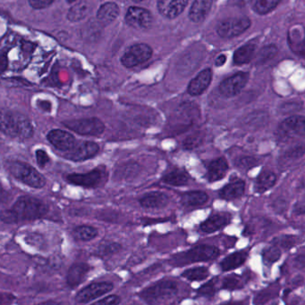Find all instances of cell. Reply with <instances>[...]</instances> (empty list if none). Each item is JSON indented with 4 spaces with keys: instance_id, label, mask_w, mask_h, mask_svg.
Listing matches in <instances>:
<instances>
[{
    "instance_id": "5bb4252c",
    "label": "cell",
    "mask_w": 305,
    "mask_h": 305,
    "mask_svg": "<svg viewBox=\"0 0 305 305\" xmlns=\"http://www.w3.org/2000/svg\"><path fill=\"white\" fill-rule=\"evenodd\" d=\"M99 145L92 141H82L76 143L75 147L65 154V158L74 162L89 160L98 155Z\"/></svg>"
},
{
    "instance_id": "52a82bcc",
    "label": "cell",
    "mask_w": 305,
    "mask_h": 305,
    "mask_svg": "<svg viewBox=\"0 0 305 305\" xmlns=\"http://www.w3.org/2000/svg\"><path fill=\"white\" fill-rule=\"evenodd\" d=\"M200 111L192 102H186L178 108L172 117L171 127L173 130L181 131L193 125L199 119Z\"/></svg>"
},
{
    "instance_id": "c3c4849f",
    "label": "cell",
    "mask_w": 305,
    "mask_h": 305,
    "mask_svg": "<svg viewBox=\"0 0 305 305\" xmlns=\"http://www.w3.org/2000/svg\"><path fill=\"white\" fill-rule=\"evenodd\" d=\"M68 3H73V2H76V0H66Z\"/></svg>"
},
{
    "instance_id": "7402d4cb",
    "label": "cell",
    "mask_w": 305,
    "mask_h": 305,
    "mask_svg": "<svg viewBox=\"0 0 305 305\" xmlns=\"http://www.w3.org/2000/svg\"><path fill=\"white\" fill-rule=\"evenodd\" d=\"M228 171V164L225 158H218L212 161L208 166V179L210 182H216L222 179Z\"/></svg>"
},
{
    "instance_id": "f546056e",
    "label": "cell",
    "mask_w": 305,
    "mask_h": 305,
    "mask_svg": "<svg viewBox=\"0 0 305 305\" xmlns=\"http://www.w3.org/2000/svg\"><path fill=\"white\" fill-rule=\"evenodd\" d=\"M208 200H209V197L205 192L191 191L183 195L181 203L185 206L191 207V206H200L205 205Z\"/></svg>"
},
{
    "instance_id": "b9f144b4",
    "label": "cell",
    "mask_w": 305,
    "mask_h": 305,
    "mask_svg": "<svg viewBox=\"0 0 305 305\" xmlns=\"http://www.w3.org/2000/svg\"><path fill=\"white\" fill-rule=\"evenodd\" d=\"M36 159H37V164L41 168H45L46 165L50 162L49 155L42 149H39L36 151Z\"/></svg>"
},
{
    "instance_id": "83f0119b",
    "label": "cell",
    "mask_w": 305,
    "mask_h": 305,
    "mask_svg": "<svg viewBox=\"0 0 305 305\" xmlns=\"http://www.w3.org/2000/svg\"><path fill=\"white\" fill-rule=\"evenodd\" d=\"M255 51H256V45L253 43L246 44V45L239 48L234 52V57H233L234 64L242 65V64H245V63L251 62L254 56Z\"/></svg>"
},
{
    "instance_id": "ba28073f",
    "label": "cell",
    "mask_w": 305,
    "mask_h": 305,
    "mask_svg": "<svg viewBox=\"0 0 305 305\" xmlns=\"http://www.w3.org/2000/svg\"><path fill=\"white\" fill-rule=\"evenodd\" d=\"M177 284L172 280H163L156 283L141 292L140 296L149 303L172 297L177 294Z\"/></svg>"
},
{
    "instance_id": "9a60e30c",
    "label": "cell",
    "mask_w": 305,
    "mask_h": 305,
    "mask_svg": "<svg viewBox=\"0 0 305 305\" xmlns=\"http://www.w3.org/2000/svg\"><path fill=\"white\" fill-rule=\"evenodd\" d=\"M47 139L54 147L62 152H69L77 143L76 138L71 133L57 129L50 130L47 134Z\"/></svg>"
},
{
    "instance_id": "74e56055",
    "label": "cell",
    "mask_w": 305,
    "mask_h": 305,
    "mask_svg": "<svg viewBox=\"0 0 305 305\" xmlns=\"http://www.w3.org/2000/svg\"><path fill=\"white\" fill-rule=\"evenodd\" d=\"M262 255H263L264 260L269 263H273L280 258L281 252L277 246H272V247H268L264 250Z\"/></svg>"
},
{
    "instance_id": "4dcf8cb0",
    "label": "cell",
    "mask_w": 305,
    "mask_h": 305,
    "mask_svg": "<svg viewBox=\"0 0 305 305\" xmlns=\"http://www.w3.org/2000/svg\"><path fill=\"white\" fill-rule=\"evenodd\" d=\"M90 12V5L86 1H80L74 5L67 13V19L70 22L76 23L85 18Z\"/></svg>"
},
{
    "instance_id": "6da1fadb",
    "label": "cell",
    "mask_w": 305,
    "mask_h": 305,
    "mask_svg": "<svg viewBox=\"0 0 305 305\" xmlns=\"http://www.w3.org/2000/svg\"><path fill=\"white\" fill-rule=\"evenodd\" d=\"M48 212L49 206L45 202L30 196H22L11 208L0 212V220L6 223H17L40 219Z\"/></svg>"
},
{
    "instance_id": "7c38bea8",
    "label": "cell",
    "mask_w": 305,
    "mask_h": 305,
    "mask_svg": "<svg viewBox=\"0 0 305 305\" xmlns=\"http://www.w3.org/2000/svg\"><path fill=\"white\" fill-rule=\"evenodd\" d=\"M249 80L247 72H238L235 74L225 79L219 85V92L226 97L238 96L245 89Z\"/></svg>"
},
{
    "instance_id": "4fadbf2b",
    "label": "cell",
    "mask_w": 305,
    "mask_h": 305,
    "mask_svg": "<svg viewBox=\"0 0 305 305\" xmlns=\"http://www.w3.org/2000/svg\"><path fill=\"white\" fill-rule=\"evenodd\" d=\"M125 22L136 30H147L151 28L153 18L151 12L137 7H131L125 15Z\"/></svg>"
},
{
    "instance_id": "7dc6e473",
    "label": "cell",
    "mask_w": 305,
    "mask_h": 305,
    "mask_svg": "<svg viewBox=\"0 0 305 305\" xmlns=\"http://www.w3.org/2000/svg\"><path fill=\"white\" fill-rule=\"evenodd\" d=\"M224 305H245L243 302H230V303H226Z\"/></svg>"
},
{
    "instance_id": "9c48e42d",
    "label": "cell",
    "mask_w": 305,
    "mask_h": 305,
    "mask_svg": "<svg viewBox=\"0 0 305 305\" xmlns=\"http://www.w3.org/2000/svg\"><path fill=\"white\" fill-rule=\"evenodd\" d=\"M305 122L303 116H292L284 120L277 130V137L281 141H289L293 138L304 136Z\"/></svg>"
},
{
    "instance_id": "ac0fdd59",
    "label": "cell",
    "mask_w": 305,
    "mask_h": 305,
    "mask_svg": "<svg viewBox=\"0 0 305 305\" xmlns=\"http://www.w3.org/2000/svg\"><path fill=\"white\" fill-rule=\"evenodd\" d=\"M212 80V71L211 69H205L200 71L195 78L192 79L189 83L187 92L191 96L196 97L200 96L207 90L209 86L211 85Z\"/></svg>"
},
{
    "instance_id": "7bdbcfd3",
    "label": "cell",
    "mask_w": 305,
    "mask_h": 305,
    "mask_svg": "<svg viewBox=\"0 0 305 305\" xmlns=\"http://www.w3.org/2000/svg\"><path fill=\"white\" fill-rule=\"evenodd\" d=\"M120 301V297H118L117 295H115V294H112V295H109L107 297L103 298L99 301H96L93 304L91 305H118Z\"/></svg>"
},
{
    "instance_id": "d6986e66",
    "label": "cell",
    "mask_w": 305,
    "mask_h": 305,
    "mask_svg": "<svg viewBox=\"0 0 305 305\" xmlns=\"http://www.w3.org/2000/svg\"><path fill=\"white\" fill-rule=\"evenodd\" d=\"M231 220V216L226 212H220L211 215L207 220L200 224V231L204 233H214L216 231L221 230L226 225H228Z\"/></svg>"
},
{
    "instance_id": "277c9868",
    "label": "cell",
    "mask_w": 305,
    "mask_h": 305,
    "mask_svg": "<svg viewBox=\"0 0 305 305\" xmlns=\"http://www.w3.org/2000/svg\"><path fill=\"white\" fill-rule=\"evenodd\" d=\"M220 251L216 246L210 245H200L185 253L175 255L173 258V264L185 265L192 262L208 261L213 260L219 256Z\"/></svg>"
},
{
    "instance_id": "cb8c5ba5",
    "label": "cell",
    "mask_w": 305,
    "mask_h": 305,
    "mask_svg": "<svg viewBox=\"0 0 305 305\" xmlns=\"http://www.w3.org/2000/svg\"><path fill=\"white\" fill-rule=\"evenodd\" d=\"M119 15V8L114 2H107L98 8L97 18L103 24H110L117 19Z\"/></svg>"
},
{
    "instance_id": "f6af8a7d",
    "label": "cell",
    "mask_w": 305,
    "mask_h": 305,
    "mask_svg": "<svg viewBox=\"0 0 305 305\" xmlns=\"http://www.w3.org/2000/svg\"><path fill=\"white\" fill-rule=\"evenodd\" d=\"M14 297L8 294H0V305L7 304L8 302L13 301Z\"/></svg>"
},
{
    "instance_id": "e575fe53",
    "label": "cell",
    "mask_w": 305,
    "mask_h": 305,
    "mask_svg": "<svg viewBox=\"0 0 305 305\" xmlns=\"http://www.w3.org/2000/svg\"><path fill=\"white\" fill-rule=\"evenodd\" d=\"M281 0H256L254 4V10L259 15H267L275 9Z\"/></svg>"
},
{
    "instance_id": "f35d334b",
    "label": "cell",
    "mask_w": 305,
    "mask_h": 305,
    "mask_svg": "<svg viewBox=\"0 0 305 305\" xmlns=\"http://www.w3.org/2000/svg\"><path fill=\"white\" fill-rule=\"evenodd\" d=\"M222 287L228 290L238 289L241 287V280L234 276L226 277V279L223 280Z\"/></svg>"
},
{
    "instance_id": "5b68a950",
    "label": "cell",
    "mask_w": 305,
    "mask_h": 305,
    "mask_svg": "<svg viewBox=\"0 0 305 305\" xmlns=\"http://www.w3.org/2000/svg\"><path fill=\"white\" fill-rule=\"evenodd\" d=\"M109 178V173L105 167L96 168L87 173H72L65 177L67 182L76 186L88 188H94L105 184Z\"/></svg>"
},
{
    "instance_id": "484cf974",
    "label": "cell",
    "mask_w": 305,
    "mask_h": 305,
    "mask_svg": "<svg viewBox=\"0 0 305 305\" xmlns=\"http://www.w3.org/2000/svg\"><path fill=\"white\" fill-rule=\"evenodd\" d=\"M277 175L273 171H265L261 172L255 181V190L259 193H264L272 189L277 183Z\"/></svg>"
},
{
    "instance_id": "ffe728a7",
    "label": "cell",
    "mask_w": 305,
    "mask_h": 305,
    "mask_svg": "<svg viewBox=\"0 0 305 305\" xmlns=\"http://www.w3.org/2000/svg\"><path fill=\"white\" fill-rule=\"evenodd\" d=\"M139 202L140 205H142L143 208H163L168 204L170 198L166 194L154 191L144 195L143 198L140 199Z\"/></svg>"
},
{
    "instance_id": "d590c367",
    "label": "cell",
    "mask_w": 305,
    "mask_h": 305,
    "mask_svg": "<svg viewBox=\"0 0 305 305\" xmlns=\"http://www.w3.org/2000/svg\"><path fill=\"white\" fill-rule=\"evenodd\" d=\"M204 138H205V134L202 131H197L195 133L190 135L189 137L185 138V140L184 141V147L188 150L196 148L202 144Z\"/></svg>"
},
{
    "instance_id": "d6a6232c",
    "label": "cell",
    "mask_w": 305,
    "mask_h": 305,
    "mask_svg": "<svg viewBox=\"0 0 305 305\" xmlns=\"http://www.w3.org/2000/svg\"><path fill=\"white\" fill-rule=\"evenodd\" d=\"M209 275H210L209 270L205 267L189 269L182 274L185 279H188L190 281H201L207 279Z\"/></svg>"
},
{
    "instance_id": "30bf717a",
    "label": "cell",
    "mask_w": 305,
    "mask_h": 305,
    "mask_svg": "<svg viewBox=\"0 0 305 305\" xmlns=\"http://www.w3.org/2000/svg\"><path fill=\"white\" fill-rule=\"evenodd\" d=\"M152 53V49L147 44L141 43L131 46L121 57V63L124 67H135L151 59Z\"/></svg>"
},
{
    "instance_id": "836d02e7",
    "label": "cell",
    "mask_w": 305,
    "mask_h": 305,
    "mask_svg": "<svg viewBox=\"0 0 305 305\" xmlns=\"http://www.w3.org/2000/svg\"><path fill=\"white\" fill-rule=\"evenodd\" d=\"M141 171V167L138 164L136 163H127L124 164V166H121L120 171H118V175L121 179H134L136 176L139 174Z\"/></svg>"
},
{
    "instance_id": "d4e9b609",
    "label": "cell",
    "mask_w": 305,
    "mask_h": 305,
    "mask_svg": "<svg viewBox=\"0 0 305 305\" xmlns=\"http://www.w3.org/2000/svg\"><path fill=\"white\" fill-rule=\"evenodd\" d=\"M89 266L84 263L73 265L67 274V283L71 287H76L83 282L87 273L89 272Z\"/></svg>"
},
{
    "instance_id": "44dd1931",
    "label": "cell",
    "mask_w": 305,
    "mask_h": 305,
    "mask_svg": "<svg viewBox=\"0 0 305 305\" xmlns=\"http://www.w3.org/2000/svg\"><path fill=\"white\" fill-rule=\"evenodd\" d=\"M213 0H194L189 12V18L193 23H201L211 11Z\"/></svg>"
},
{
    "instance_id": "ab89813d",
    "label": "cell",
    "mask_w": 305,
    "mask_h": 305,
    "mask_svg": "<svg viewBox=\"0 0 305 305\" xmlns=\"http://www.w3.org/2000/svg\"><path fill=\"white\" fill-rule=\"evenodd\" d=\"M218 281V279H214L211 280L210 282L206 283L204 286L200 287L198 293L201 295H213L216 292V283Z\"/></svg>"
},
{
    "instance_id": "ee69618b",
    "label": "cell",
    "mask_w": 305,
    "mask_h": 305,
    "mask_svg": "<svg viewBox=\"0 0 305 305\" xmlns=\"http://www.w3.org/2000/svg\"><path fill=\"white\" fill-rule=\"evenodd\" d=\"M55 0H29V4L34 9L49 8Z\"/></svg>"
},
{
    "instance_id": "8d00e7d4",
    "label": "cell",
    "mask_w": 305,
    "mask_h": 305,
    "mask_svg": "<svg viewBox=\"0 0 305 305\" xmlns=\"http://www.w3.org/2000/svg\"><path fill=\"white\" fill-rule=\"evenodd\" d=\"M278 54V49L274 45H269L265 47L260 50L257 61L259 63H263L268 60L272 59Z\"/></svg>"
},
{
    "instance_id": "60d3db41",
    "label": "cell",
    "mask_w": 305,
    "mask_h": 305,
    "mask_svg": "<svg viewBox=\"0 0 305 305\" xmlns=\"http://www.w3.org/2000/svg\"><path fill=\"white\" fill-rule=\"evenodd\" d=\"M258 164V161L253 157H245L239 159L238 162V166L240 169L249 170L251 168L254 167Z\"/></svg>"
},
{
    "instance_id": "8fae6325",
    "label": "cell",
    "mask_w": 305,
    "mask_h": 305,
    "mask_svg": "<svg viewBox=\"0 0 305 305\" xmlns=\"http://www.w3.org/2000/svg\"><path fill=\"white\" fill-rule=\"evenodd\" d=\"M251 26V21L247 17H234L223 20L218 24L217 32L224 39H231L244 33Z\"/></svg>"
},
{
    "instance_id": "8992f818",
    "label": "cell",
    "mask_w": 305,
    "mask_h": 305,
    "mask_svg": "<svg viewBox=\"0 0 305 305\" xmlns=\"http://www.w3.org/2000/svg\"><path fill=\"white\" fill-rule=\"evenodd\" d=\"M63 125L66 127L68 130L82 136L97 137L103 134V132L105 131V124L101 120L96 117L69 120L63 122Z\"/></svg>"
},
{
    "instance_id": "4316f807",
    "label": "cell",
    "mask_w": 305,
    "mask_h": 305,
    "mask_svg": "<svg viewBox=\"0 0 305 305\" xmlns=\"http://www.w3.org/2000/svg\"><path fill=\"white\" fill-rule=\"evenodd\" d=\"M248 253L245 251L236 252V253H231L230 255L226 257L220 263V267L223 272H228L233 269H236L244 264L246 259H247Z\"/></svg>"
},
{
    "instance_id": "7a4b0ae2",
    "label": "cell",
    "mask_w": 305,
    "mask_h": 305,
    "mask_svg": "<svg viewBox=\"0 0 305 305\" xmlns=\"http://www.w3.org/2000/svg\"><path fill=\"white\" fill-rule=\"evenodd\" d=\"M0 132L11 138L29 139L33 137L34 129L26 116L11 110L0 109Z\"/></svg>"
},
{
    "instance_id": "bcb514c9",
    "label": "cell",
    "mask_w": 305,
    "mask_h": 305,
    "mask_svg": "<svg viewBox=\"0 0 305 305\" xmlns=\"http://www.w3.org/2000/svg\"><path fill=\"white\" fill-rule=\"evenodd\" d=\"M226 56L225 55H220V56H218V58L216 60V65L217 66H222L226 63Z\"/></svg>"
},
{
    "instance_id": "3957f363",
    "label": "cell",
    "mask_w": 305,
    "mask_h": 305,
    "mask_svg": "<svg viewBox=\"0 0 305 305\" xmlns=\"http://www.w3.org/2000/svg\"><path fill=\"white\" fill-rule=\"evenodd\" d=\"M8 170L14 178L33 188H42L46 185V179L35 168L21 161H13L8 164Z\"/></svg>"
},
{
    "instance_id": "1f68e13d",
    "label": "cell",
    "mask_w": 305,
    "mask_h": 305,
    "mask_svg": "<svg viewBox=\"0 0 305 305\" xmlns=\"http://www.w3.org/2000/svg\"><path fill=\"white\" fill-rule=\"evenodd\" d=\"M74 236L81 241H91L98 236V231L94 227L83 225L75 228Z\"/></svg>"
},
{
    "instance_id": "f1b7e54d",
    "label": "cell",
    "mask_w": 305,
    "mask_h": 305,
    "mask_svg": "<svg viewBox=\"0 0 305 305\" xmlns=\"http://www.w3.org/2000/svg\"><path fill=\"white\" fill-rule=\"evenodd\" d=\"M189 180L190 177L187 172L179 169L170 171V173L164 176L162 179L163 182L174 186H185L188 184Z\"/></svg>"
},
{
    "instance_id": "603a6c76",
    "label": "cell",
    "mask_w": 305,
    "mask_h": 305,
    "mask_svg": "<svg viewBox=\"0 0 305 305\" xmlns=\"http://www.w3.org/2000/svg\"><path fill=\"white\" fill-rule=\"evenodd\" d=\"M245 183L242 179H238L234 181H231L229 184L224 186L222 189L219 191V198L224 200H234L241 198L245 194Z\"/></svg>"
},
{
    "instance_id": "2e32d148",
    "label": "cell",
    "mask_w": 305,
    "mask_h": 305,
    "mask_svg": "<svg viewBox=\"0 0 305 305\" xmlns=\"http://www.w3.org/2000/svg\"><path fill=\"white\" fill-rule=\"evenodd\" d=\"M113 288L114 286L111 283H93L80 291L76 295V301L81 303H86L109 293Z\"/></svg>"
},
{
    "instance_id": "681fc988",
    "label": "cell",
    "mask_w": 305,
    "mask_h": 305,
    "mask_svg": "<svg viewBox=\"0 0 305 305\" xmlns=\"http://www.w3.org/2000/svg\"><path fill=\"white\" fill-rule=\"evenodd\" d=\"M133 2H136V3H139V2H142L143 0H132Z\"/></svg>"
},
{
    "instance_id": "e0dca14e",
    "label": "cell",
    "mask_w": 305,
    "mask_h": 305,
    "mask_svg": "<svg viewBox=\"0 0 305 305\" xmlns=\"http://www.w3.org/2000/svg\"><path fill=\"white\" fill-rule=\"evenodd\" d=\"M188 4V0H158L160 15L167 19H174L181 15Z\"/></svg>"
}]
</instances>
